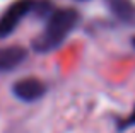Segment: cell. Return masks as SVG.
<instances>
[{"label":"cell","instance_id":"5b68a950","mask_svg":"<svg viewBox=\"0 0 135 133\" xmlns=\"http://www.w3.org/2000/svg\"><path fill=\"white\" fill-rule=\"evenodd\" d=\"M108 9L120 21L125 22L135 21V3L132 0H108Z\"/></svg>","mask_w":135,"mask_h":133},{"label":"cell","instance_id":"3957f363","mask_svg":"<svg viewBox=\"0 0 135 133\" xmlns=\"http://www.w3.org/2000/svg\"><path fill=\"white\" fill-rule=\"evenodd\" d=\"M12 92L17 99L24 101V103H33L45 96L46 87L41 80L34 79V77H27V79H21L14 84Z\"/></svg>","mask_w":135,"mask_h":133},{"label":"cell","instance_id":"8992f818","mask_svg":"<svg viewBox=\"0 0 135 133\" xmlns=\"http://www.w3.org/2000/svg\"><path fill=\"white\" fill-rule=\"evenodd\" d=\"M128 125H135V111L132 113V116L128 118V120L125 121V123H122V128H125V126H128Z\"/></svg>","mask_w":135,"mask_h":133},{"label":"cell","instance_id":"7a4b0ae2","mask_svg":"<svg viewBox=\"0 0 135 133\" xmlns=\"http://www.w3.org/2000/svg\"><path fill=\"white\" fill-rule=\"evenodd\" d=\"M34 5H36L34 0H16L14 3H10L5 9V12L0 16V39L10 36L17 29L21 21L31 10H34Z\"/></svg>","mask_w":135,"mask_h":133},{"label":"cell","instance_id":"6da1fadb","mask_svg":"<svg viewBox=\"0 0 135 133\" xmlns=\"http://www.w3.org/2000/svg\"><path fill=\"white\" fill-rule=\"evenodd\" d=\"M79 24V12L75 9H56L50 14L43 33L36 38L33 48L38 53H50L56 50L70 36L75 26Z\"/></svg>","mask_w":135,"mask_h":133},{"label":"cell","instance_id":"52a82bcc","mask_svg":"<svg viewBox=\"0 0 135 133\" xmlns=\"http://www.w3.org/2000/svg\"><path fill=\"white\" fill-rule=\"evenodd\" d=\"M132 46L135 48V38H133V39H132Z\"/></svg>","mask_w":135,"mask_h":133},{"label":"cell","instance_id":"277c9868","mask_svg":"<svg viewBox=\"0 0 135 133\" xmlns=\"http://www.w3.org/2000/svg\"><path fill=\"white\" fill-rule=\"evenodd\" d=\"M27 57L22 46H5L0 48V72H10L17 68Z\"/></svg>","mask_w":135,"mask_h":133},{"label":"cell","instance_id":"ba28073f","mask_svg":"<svg viewBox=\"0 0 135 133\" xmlns=\"http://www.w3.org/2000/svg\"><path fill=\"white\" fill-rule=\"evenodd\" d=\"M80 2H84V0H80Z\"/></svg>","mask_w":135,"mask_h":133}]
</instances>
